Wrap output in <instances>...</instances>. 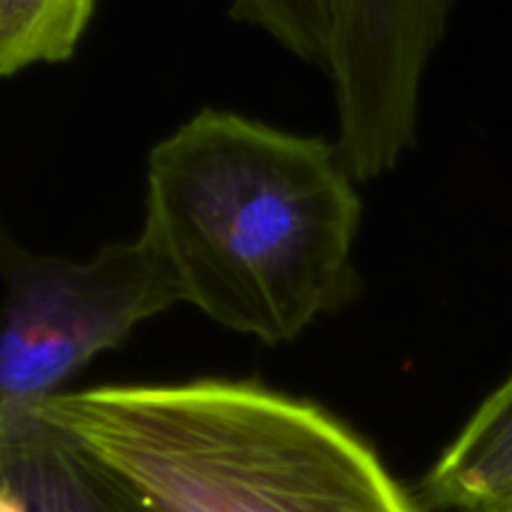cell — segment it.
Returning <instances> with one entry per match:
<instances>
[{
    "mask_svg": "<svg viewBox=\"0 0 512 512\" xmlns=\"http://www.w3.org/2000/svg\"><path fill=\"white\" fill-rule=\"evenodd\" d=\"M145 240L180 300L265 345L358 295L363 203L335 143L205 108L148 155Z\"/></svg>",
    "mask_w": 512,
    "mask_h": 512,
    "instance_id": "1",
    "label": "cell"
},
{
    "mask_svg": "<svg viewBox=\"0 0 512 512\" xmlns=\"http://www.w3.org/2000/svg\"><path fill=\"white\" fill-rule=\"evenodd\" d=\"M38 410L153 512H425L338 415L253 380L105 385Z\"/></svg>",
    "mask_w": 512,
    "mask_h": 512,
    "instance_id": "2",
    "label": "cell"
},
{
    "mask_svg": "<svg viewBox=\"0 0 512 512\" xmlns=\"http://www.w3.org/2000/svg\"><path fill=\"white\" fill-rule=\"evenodd\" d=\"M3 263L0 418L60 395L90 360L183 303L173 273L143 235L103 245L80 263L25 253L5 240Z\"/></svg>",
    "mask_w": 512,
    "mask_h": 512,
    "instance_id": "3",
    "label": "cell"
},
{
    "mask_svg": "<svg viewBox=\"0 0 512 512\" xmlns=\"http://www.w3.org/2000/svg\"><path fill=\"white\" fill-rule=\"evenodd\" d=\"M453 0H335L328 73L345 168L370 183L415 143L420 85Z\"/></svg>",
    "mask_w": 512,
    "mask_h": 512,
    "instance_id": "4",
    "label": "cell"
},
{
    "mask_svg": "<svg viewBox=\"0 0 512 512\" xmlns=\"http://www.w3.org/2000/svg\"><path fill=\"white\" fill-rule=\"evenodd\" d=\"M0 512H153L38 408L0 418Z\"/></svg>",
    "mask_w": 512,
    "mask_h": 512,
    "instance_id": "5",
    "label": "cell"
},
{
    "mask_svg": "<svg viewBox=\"0 0 512 512\" xmlns=\"http://www.w3.org/2000/svg\"><path fill=\"white\" fill-rule=\"evenodd\" d=\"M425 512H493L512 505V373L420 480Z\"/></svg>",
    "mask_w": 512,
    "mask_h": 512,
    "instance_id": "6",
    "label": "cell"
},
{
    "mask_svg": "<svg viewBox=\"0 0 512 512\" xmlns=\"http://www.w3.org/2000/svg\"><path fill=\"white\" fill-rule=\"evenodd\" d=\"M98 0H0V73L65 63L75 55Z\"/></svg>",
    "mask_w": 512,
    "mask_h": 512,
    "instance_id": "7",
    "label": "cell"
},
{
    "mask_svg": "<svg viewBox=\"0 0 512 512\" xmlns=\"http://www.w3.org/2000/svg\"><path fill=\"white\" fill-rule=\"evenodd\" d=\"M230 15L268 33L295 58L328 70L335 0H230Z\"/></svg>",
    "mask_w": 512,
    "mask_h": 512,
    "instance_id": "8",
    "label": "cell"
},
{
    "mask_svg": "<svg viewBox=\"0 0 512 512\" xmlns=\"http://www.w3.org/2000/svg\"><path fill=\"white\" fill-rule=\"evenodd\" d=\"M493 512H512V505H508V508H503V510H493Z\"/></svg>",
    "mask_w": 512,
    "mask_h": 512,
    "instance_id": "9",
    "label": "cell"
}]
</instances>
